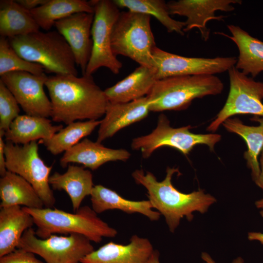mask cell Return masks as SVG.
Segmentation results:
<instances>
[{"mask_svg": "<svg viewBox=\"0 0 263 263\" xmlns=\"http://www.w3.org/2000/svg\"><path fill=\"white\" fill-rule=\"evenodd\" d=\"M45 86L54 122L68 125L77 120H96L105 113L109 101L92 75H55L48 76Z\"/></svg>", "mask_w": 263, "mask_h": 263, "instance_id": "obj_1", "label": "cell"}, {"mask_svg": "<svg viewBox=\"0 0 263 263\" xmlns=\"http://www.w3.org/2000/svg\"><path fill=\"white\" fill-rule=\"evenodd\" d=\"M176 172L179 173L178 168L167 167L166 175L161 181H157L152 173L145 172L142 169L135 170L132 174L137 184L146 188L153 208L164 216L171 232H174L181 219L186 217L191 221L193 212L203 214L216 202L213 196L203 190L185 193L177 189L171 182L172 177Z\"/></svg>", "mask_w": 263, "mask_h": 263, "instance_id": "obj_2", "label": "cell"}, {"mask_svg": "<svg viewBox=\"0 0 263 263\" xmlns=\"http://www.w3.org/2000/svg\"><path fill=\"white\" fill-rule=\"evenodd\" d=\"M33 217L36 235L46 239L56 233L82 235L91 242H101L103 237L113 238L117 232L103 221L89 206L80 207L74 213L57 208H32L22 207Z\"/></svg>", "mask_w": 263, "mask_h": 263, "instance_id": "obj_3", "label": "cell"}, {"mask_svg": "<svg viewBox=\"0 0 263 263\" xmlns=\"http://www.w3.org/2000/svg\"><path fill=\"white\" fill-rule=\"evenodd\" d=\"M223 89V83L213 75H178L157 80L146 96L150 111H181L194 99L219 94Z\"/></svg>", "mask_w": 263, "mask_h": 263, "instance_id": "obj_4", "label": "cell"}, {"mask_svg": "<svg viewBox=\"0 0 263 263\" xmlns=\"http://www.w3.org/2000/svg\"><path fill=\"white\" fill-rule=\"evenodd\" d=\"M8 40L21 57L42 65L48 73L77 75L74 54L64 38L57 31H38Z\"/></svg>", "mask_w": 263, "mask_h": 263, "instance_id": "obj_5", "label": "cell"}, {"mask_svg": "<svg viewBox=\"0 0 263 263\" xmlns=\"http://www.w3.org/2000/svg\"><path fill=\"white\" fill-rule=\"evenodd\" d=\"M150 15L128 10L120 12L111 34V48L115 56L122 55L140 65L154 68L155 47Z\"/></svg>", "mask_w": 263, "mask_h": 263, "instance_id": "obj_6", "label": "cell"}, {"mask_svg": "<svg viewBox=\"0 0 263 263\" xmlns=\"http://www.w3.org/2000/svg\"><path fill=\"white\" fill-rule=\"evenodd\" d=\"M188 125L173 128L170 125L164 114L158 117L156 128L150 133L132 139L131 147L140 150L144 158H148L156 149L162 147L176 149L184 155H188L197 145H206L213 151L215 145L221 139L216 133L196 134L191 132Z\"/></svg>", "mask_w": 263, "mask_h": 263, "instance_id": "obj_7", "label": "cell"}, {"mask_svg": "<svg viewBox=\"0 0 263 263\" xmlns=\"http://www.w3.org/2000/svg\"><path fill=\"white\" fill-rule=\"evenodd\" d=\"M4 153L7 171L27 181L35 189L45 207H53L56 199L49 183L53 167L47 166L40 157L37 141L22 146L6 141Z\"/></svg>", "mask_w": 263, "mask_h": 263, "instance_id": "obj_8", "label": "cell"}, {"mask_svg": "<svg viewBox=\"0 0 263 263\" xmlns=\"http://www.w3.org/2000/svg\"><path fill=\"white\" fill-rule=\"evenodd\" d=\"M90 2L94 9L91 31L93 47L85 74L92 75L102 67L117 74L122 67V63L112 52L111 34L120 13L119 8L113 0H92Z\"/></svg>", "mask_w": 263, "mask_h": 263, "instance_id": "obj_9", "label": "cell"}, {"mask_svg": "<svg viewBox=\"0 0 263 263\" xmlns=\"http://www.w3.org/2000/svg\"><path fill=\"white\" fill-rule=\"evenodd\" d=\"M91 242L78 234L66 236L54 234L41 239L31 227L24 231L17 248L38 255L46 263H79L94 250Z\"/></svg>", "mask_w": 263, "mask_h": 263, "instance_id": "obj_10", "label": "cell"}, {"mask_svg": "<svg viewBox=\"0 0 263 263\" xmlns=\"http://www.w3.org/2000/svg\"><path fill=\"white\" fill-rule=\"evenodd\" d=\"M227 72L228 96L223 108L207 127L209 132H216L225 120L236 114L263 117V82L244 75L235 66Z\"/></svg>", "mask_w": 263, "mask_h": 263, "instance_id": "obj_11", "label": "cell"}, {"mask_svg": "<svg viewBox=\"0 0 263 263\" xmlns=\"http://www.w3.org/2000/svg\"><path fill=\"white\" fill-rule=\"evenodd\" d=\"M157 80L185 75H213L228 71L235 66V56L205 58L187 57L172 54L156 46L152 51Z\"/></svg>", "mask_w": 263, "mask_h": 263, "instance_id": "obj_12", "label": "cell"}, {"mask_svg": "<svg viewBox=\"0 0 263 263\" xmlns=\"http://www.w3.org/2000/svg\"><path fill=\"white\" fill-rule=\"evenodd\" d=\"M48 76L16 71L0 75L1 80L26 113L32 116H51V103L44 90Z\"/></svg>", "mask_w": 263, "mask_h": 263, "instance_id": "obj_13", "label": "cell"}, {"mask_svg": "<svg viewBox=\"0 0 263 263\" xmlns=\"http://www.w3.org/2000/svg\"><path fill=\"white\" fill-rule=\"evenodd\" d=\"M240 0H178L167 2L170 15L187 18L184 32L198 28L205 41L209 38L210 30L207 23L210 20H222L225 16L215 15L217 11L231 12L235 9L234 4H241Z\"/></svg>", "mask_w": 263, "mask_h": 263, "instance_id": "obj_14", "label": "cell"}, {"mask_svg": "<svg viewBox=\"0 0 263 263\" xmlns=\"http://www.w3.org/2000/svg\"><path fill=\"white\" fill-rule=\"evenodd\" d=\"M94 19V13H76L57 21L54 25L69 45L82 75L85 73L92 53Z\"/></svg>", "mask_w": 263, "mask_h": 263, "instance_id": "obj_15", "label": "cell"}, {"mask_svg": "<svg viewBox=\"0 0 263 263\" xmlns=\"http://www.w3.org/2000/svg\"><path fill=\"white\" fill-rule=\"evenodd\" d=\"M154 250L150 240L136 235L127 244L109 242L84 257L81 263H149Z\"/></svg>", "mask_w": 263, "mask_h": 263, "instance_id": "obj_16", "label": "cell"}, {"mask_svg": "<svg viewBox=\"0 0 263 263\" xmlns=\"http://www.w3.org/2000/svg\"><path fill=\"white\" fill-rule=\"evenodd\" d=\"M147 96L125 103H108L104 117L101 120L97 141L101 143L117 132L146 118L150 112Z\"/></svg>", "mask_w": 263, "mask_h": 263, "instance_id": "obj_17", "label": "cell"}, {"mask_svg": "<svg viewBox=\"0 0 263 263\" xmlns=\"http://www.w3.org/2000/svg\"><path fill=\"white\" fill-rule=\"evenodd\" d=\"M130 156L131 153L126 150L107 148L97 141L84 138L64 152L60 159V165L66 168L68 164L75 163L94 170L107 162L126 161Z\"/></svg>", "mask_w": 263, "mask_h": 263, "instance_id": "obj_18", "label": "cell"}, {"mask_svg": "<svg viewBox=\"0 0 263 263\" xmlns=\"http://www.w3.org/2000/svg\"><path fill=\"white\" fill-rule=\"evenodd\" d=\"M156 80L154 68L140 65L104 92L109 102H128L148 95Z\"/></svg>", "mask_w": 263, "mask_h": 263, "instance_id": "obj_19", "label": "cell"}, {"mask_svg": "<svg viewBox=\"0 0 263 263\" xmlns=\"http://www.w3.org/2000/svg\"><path fill=\"white\" fill-rule=\"evenodd\" d=\"M227 28L231 36L224 33L217 34L228 38L237 46L239 55L235 67L244 75L255 77L263 71V41L238 26L228 25Z\"/></svg>", "mask_w": 263, "mask_h": 263, "instance_id": "obj_20", "label": "cell"}, {"mask_svg": "<svg viewBox=\"0 0 263 263\" xmlns=\"http://www.w3.org/2000/svg\"><path fill=\"white\" fill-rule=\"evenodd\" d=\"M90 195L92 208L97 214L106 210L118 209L128 214L140 213L152 221H157L160 217L161 214L153 210L149 200H129L101 185L94 186Z\"/></svg>", "mask_w": 263, "mask_h": 263, "instance_id": "obj_21", "label": "cell"}, {"mask_svg": "<svg viewBox=\"0 0 263 263\" xmlns=\"http://www.w3.org/2000/svg\"><path fill=\"white\" fill-rule=\"evenodd\" d=\"M63 125H53L47 117L19 115L5 132L6 141L15 144H28L39 140L42 143L50 139L63 128Z\"/></svg>", "mask_w": 263, "mask_h": 263, "instance_id": "obj_22", "label": "cell"}, {"mask_svg": "<svg viewBox=\"0 0 263 263\" xmlns=\"http://www.w3.org/2000/svg\"><path fill=\"white\" fill-rule=\"evenodd\" d=\"M34 225L33 217L22 207L0 208V257L15 251L24 231Z\"/></svg>", "mask_w": 263, "mask_h": 263, "instance_id": "obj_23", "label": "cell"}, {"mask_svg": "<svg viewBox=\"0 0 263 263\" xmlns=\"http://www.w3.org/2000/svg\"><path fill=\"white\" fill-rule=\"evenodd\" d=\"M84 168L69 165L65 172H55L49 179L53 189L64 190L68 194L75 212L85 197L91 195L94 187L91 172Z\"/></svg>", "mask_w": 263, "mask_h": 263, "instance_id": "obj_24", "label": "cell"}, {"mask_svg": "<svg viewBox=\"0 0 263 263\" xmlns=\"http://www.w3.org/2000/svg\"><path fill=\"white\" fill-rule=\"evenodd\" d=\"M251 120L258 122L259 125L248 126L237 117L228 118L222 125L227 131L237 134L245 141L247 149L244 156L255 183L261 171L258 158L263 148V117L254 116Z\"/></svg>", "mask_w": 263, "mask_h": 263, "instance_id": "obj_25", "label": "cell"}, {"mask_svg": "<svg viewBox=\"0 0 263 263\" xmlns=\"http://www.w3.org/2000/svg\"><path fill=\"white\" fill-rule=\"evenodd\" d=\"M0 207L23 206L42 208L44 204L33 187L19 175L7 171L0 179Z\"/></svg>", "mask_w": 263, "mask_h": 263, "instance_id": "obj_26", "label": "cell"}, {"mask_svg": "<svg viewBox=\"0 0 263 263\" xmlns=\"http://www.w3.org/2000/svg\"><path fill=\"white\" fill-rule=\"evenodd\" d=\"M39 28L30 11L16 0H0V37L10 38L26 35L39 31Z\"/></svg>", "mask_w": 263, "mask_h": 263, "instance_id": "obj_27", "label": "cell"}, {"mask_svg": "<svg viewBox=\"0 0 263 263\" xmlns=\"http://www.w3.org/2000/svg\"><path fill=\"white\" fill-rule=\"evenodd\" d=\"M30 12L39 28L48 31L58 20L76 13H94V9L85 0H47Z\"/></svg>", "mask_w": 263, "mask_h": 263, "instance_id": "obj_28", "label": "cell"}, {"mask_svg": "<svg viewBox=\"0 0 263 263\" xmlns=\"http://www.w3.org/2000/svg\"><path fill=\"white\" fill-rule=\"evenodd\" d=\"M119 8L154 17L169 33L184 35L185 21L176 20L170 16L167 2L163 0H113Z\"/></svg>", "mask_w": 263, "mask_h": 263, "instance_id": "obj_29", "label": "cell"}, {"mask_svg": "<svg viewBox=\"0 0 263 263\" xmlns=\"http://www.w3.org/2000/svg\"><path fill=\"white\" fill-rule=\"evenodd\" d=\"M100 122L99 120L72 122L55 133L50 139L41 143L52 154L58 155L70 149L81 139L89 135Z\"/></svg>", "mask_w": 263, "mask_h": 263, "instance_id": "obj_30", "label": "cell"}, {"mask_svg": "<svg viewBox=\"0 0 263 263\" xmlns=\"http://www.w3.org/2000/svg\"><path fill=\"white\" fill-rule=\"evenodd\" d=\"M16 71L26 72L33 74L44 73V67L21 57L13 48L8 38H0V75Z\"/></svg>", "mask_w": 263, "mask_h": 263, "instance_id": "obj_31", "label": "cell"}, {"mask_svg": "<svg viewBox=\"0 0 263 263\" xmlns=\"http://www.w3.org/2000/svg\"><path fill=\"white\" fill-rule=\"evenodd\" d=\"M19 105L13 94L0 80V133L4 135L12 122L19 115Z\"/></svg>", "mask_w": 263, "mask_h": 263, "instance_id": "obj_32", "label": "cell"}, {"mask_svg": "<svg viewBox=\"0 0 263 263\" xmlns=\"http://www.w3.org/2000/svg\"><path fill=\"white\" fill-rule=\"evenodd\" d=\"M0 263H44L37 258L35 254L20 248L0 257Z\"/></svg>", "mask_w": 263, "mask_h": 263, "instance_id": "obj_33", "label": "cell"}, {"mask_svg": "<svg viewBox=\"0 0 263 263\" xmlns=\"http://www.w3.org/2000/svg\"><path fill=\"white\" fill-rule=\"evenodd\" d=\"M20 5L28 11H31L43 5L47 0H17Z\"/></svg>", "mask_w": 263, "mask_h": 263, "instance_id": "obj_34", "label": "cell"}, {"mask_svg": "<svg viewBox=\"0 0 263 263\" xmlns=\"http://www.w3.org/2000/svg\"><path fill=\"white\" fill-rule=\"evenodd\" d=\"M3 136V135H0V174L1 177L3 176L7 171L4 153L5 143L2 138Z\"/></svg>", "mask_w": 263, "mask_h": 263, "instance_id": "obj_35", "label": "cell"}, {"mask_svg": "<svg viewBox=\"0 0 263 263\" xmlns=\"http://www.w3.org/2000/svg\"><path fill=\"white\" fill-rule=\"evenodd\" d=\"M263 218V209L260 212ZM248 239L250 241H257L263 244V233L259 232H250L248 233Z\"/></svg>", "mask_w": 263, "mask_h": 263, "instance_id": "obj_36", "label": "cell"}, {"mask_svg": "<svg viewBox=\"0 0 263 263\" xmlns=\"http://www.w3.org/2000/svg\"><path fill=\"white\" fill-rule=\"evenodd\" d=\"M260 174L257 181L255 182V184L260 188L263 191V148L260 153Z\"/></svg>", "mask_w": 263, "mask_h": 263, "instance_id": "obj_37", "label": "cell"}, {"mask_svg": "<svg viewBox=\"0 0 263 263\" xmlns=\"http://www.w3.org/2000/svg\"><path fill=\"white\" fill-rule=\"evenodd\" d=\"M202 259L204 260V263H216L207 253L203 252L202 253ZM232 263H244V260L242 258L238 257Z\"/></svg>", "mask_w": 263, "mask_h": 263, "instance_id": "obj_38", "label": "cell"}, {"mask_svg": "<svg viewBox=\"0 0 263 263\" xmlns=\"http://www.w3.org/2000/svg\"><path fill=\"white\" fill-rule=\"evenodd\" d=\"M149 263H160L159 261V253L157 250H154Z\"/></svg>", "mask_w": 263, "mask_h": 263, "instance_id": "obj_39", "label": "cell"}, {"mask_svg": "<svg viewBox=\"0 0 263 263\" xmlns=\"http://www.w3.org/2000/svg\"><path fill=\"white\" fill-rule=\"evenodd\" d=\"M255 204L257 208L263 209V198L256 201Z\"/></svg>", "mask_w": 263, "mask_h": 263, "instance_id": "obj_40", "label": "cell"}, {"mask_svg": "<svg viewBox=\"0 0 263 263\" xmlns=\"http://www.w3.org/2000/svg\"></svg>", "mask_w": 263, "mask_h": 263, "instance_id": "obj_41", "label": "cell"}]
</instances>
